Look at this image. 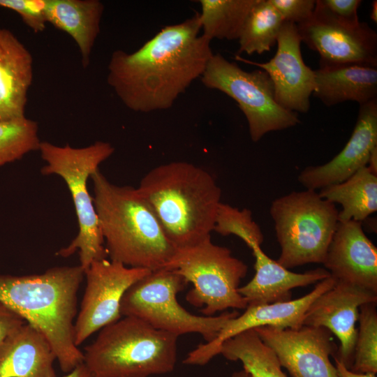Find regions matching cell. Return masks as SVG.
Wrapping results in <instances>:
<instances>
[{"mask_svg": "<svg viewBox=\"0 0 377 377\" xmlns=\"http://www.w3.org/2000/svg\"><path fill=\"white\" fill-rule=\"evenodd\" d=\"M198 13L162 28L138 50L114 51L107 82L130 110L150 112L170 108L201 77L214 54L200 34Z\"/></svg>", "mask_w": 377, "mask_h": 377, "instance_id": "1", "label": "cell"}, {"mask_svg": "<svg viewBox=\"0 0 377 377\" xmlns=\"http://www.w3.org/2000/svg\"><path fill=\"white\" fill-rule=\"evenodd\" d=\"M84 276L80 265L54 267L39 274L0 275V302L45 337L66 374L83 363L74 325Z\"/></svg>", "mask_w": 377, "mask_h": 377, "instance_id": "2", "label": "cell"}, {"mask_svg": "<svg viewBox=\"0 0 377 377\" xmlns=\"http://www.w3.org/2000/svg\"><path fill=\"white\" fill-rule=\"evenodd\" d=\"M137 188L176 249L211 236L221 190L205 169L186 161L161 164L150 170Z\"/></svg>", "mask_w": 377, "mask_h": 377, "instance_id": "3", "label": "cell"}, {"mask_svg": "<svg viewBox=\"0 0 377 377\" xmlns=\"http://www.w3.org/2000/svg\"><path fill=\"white\" fill-rule=\"evenodd\" d=\"M90 177L94 204L110 260L151 271L163 269L176 249L138 188L112 184L99 169Z\"/></svg>", "mask_w": 377, "mask_h": 377, "instance_id": "4", "label": "cell"}, {"mask_svg": "<svg viewBox=\"0 0 377 377\" xmlns=\"http://www.w3.org/2000/svg\"><path fill=\"white\" fill-rule=\"evenodd\" d=\"M178 337L133 316H122L100 330L84 348L91 377H149L172 371Z\"/></svg>", "mask_w": 377, "mask_h": 377, "instance_id": "5", "label": "cell"}, {"mask_svg": "<svg viewBox=\"0 0 377 377\" xmlns=\"http://www.w3.org/2000/svg\"><path fill=\"white\" fill-rule=\"evenodd\" d=\"M39 151L46 162L41 173L57 175L64 180L72 197L79 226L77 236L57 255L66 258L77 251L80 265L85 271L93 262L108 256L87 181L99 169V165L113 154L114 148L103 141L80 148L41 142Z\"/></svg>", "mask_w": 377, "mask_h": 377, "instance_id": "6", "label": "cell"}, {"mask_svg": "<svg viewBox=\"0 0 377 377\" xmlns=\"http://www.w3.org/2000/svg\"><path fill=\"white\" fill-rule=\"evenodd\" d=\"M336 205L318 192L293 191L274 200L269 209L286 269L323 263L339 222Z\"/></svg>", "mask_w": 377, "mask_h": 377, "instance_id": "7", "label": "cell"}, {"mask_svg": "<svg viewBox=\"0 0 377 377\" xmlns=\"http://www.w3.org/2000/svg\"><path fill=\"white\" fill-rule=\"evenodd\" d=\"M163 269L177 272L193 284L186 300L201 308L206 316L229 308L244 309L248 305L238 292L247 265L234 257L229 249L213 243L211 236L195 245L176 249Z\"/></svg>", "mask_w": 377, "mask_h": 377, "instance_id": "8", "label": "cell"}, {"mask_svg": "<svg viewBox=\"0 0 377 377\" xmlns=\"http://www.w3.org/2000/svg\"><path fill=\"white\" fill-rule=\"evenodd\" d=\"M187 283L177 272L165 269L151 271L124 293L120 305L122 316L138 318L152 327L177 337L198 333L206 342L214 340L226 323L239 313L222 312L216 316L191 313L177 301Z\"/></svg>", "mask_w": 377, "mask_h": 377, "instance_id": "9", "label": "cell"}, {"mask_svg": "<svg viewBox=\"0 0 377 377\" xmlns=\"http://www.w3.org/2000/svg\"><path fill=\"white\" fill-rule=\"evenodd\" d=\"M200 79L205 87L219 90L237 103L247 120L251 139L255 142L267 133L300 123L296 112L277 103L273 83L260 68L246 71L217 53L209 59Z\"/></svg>", "mask_w": 377, "mask_h": 377, "instance_id": "10", "label": "cell"}, {"mask_svg": "<svg viewBox=\"0 0 377 377\" xmlns=\"http://www.w3.org/2000/svg\"><path fill=\"white\" fill-rule=\"evenodd\" d=\"M150 272L107 258L89 265L84 271L87 283L74 325L77 346L94 332L122 317L120 305L124 293Z\"/></svg>", "mask_w": 377, "mask_h": 377, "instance_id": "11", "label": "cell"}, {"mask_svg": "<svg viewBox=\"0 0 377 377\" xmlns=\"http://www.w3.org/2000/svg\"><path fill=\"white\" fill-rule=\"evenodd\" d=\"M296 25L301 41L320 54V66L351 64L377 67V34L366 22L343 23L316 0L311 17Z\"/></svg>", "mask_w": 377, "mask_h": 377, "instance_id": "12", "label": "cell"}, {"mask_svg": "<svg viewBox=\"0 0 377 377\" xmlns=\"http://www.w3.org/2000/svg\"><path fill=\"white\" fill-rule=\"evenodd\" d=\"M253 330L293 377H339L330 360L337 350L328 330L305 325L298 329L263 326Z\"/></svg>", "mask_w": 377, "mask_h": 377, "instance_id": "13", "label": "cell"}, {"mask_svg": "<svg viewBox=\"0 0 377 377\" xmlns=\"http://www.w3.org/2000/svg\"><path fill=\"white\" fill-rule=\"evenodd\" d=\"M336 281L328 276L317 283L308 294L294 300L262 304H248L245 311L230 319L216 337L201 343L191 351L183 362L205 365L219 355L221 344L228 339L250 329L268 326L279 329H298L310 304L322 293L332 288Z\"/></svg>", "mask_w": 377, "mask_h": 377, "instance_id": "14", "label": "cell"}, {"mask_svg": "<svg viewBox=\"0 0 377 377\" xmlns=\"http://www.w3.org/2000/svg\"><path fill=\"white\" fill-rule=\"evenodd\" d=\"M301 43L297 25L284 22L277 38L276 52L269 61L260 63L238 54L235 57L237 61L265 71L273 83L277 103L296 113L309 111L314 89V70L303 60Z\"/></svg>", "mask_w": 377, "mask_h": 377, "instance_id": "15", "label": "cell"}, {"mask_svg": "<svg viewBox=\"0 0 377 377\" xmlns=\"http://www.w3.org/2000/svg\"><path fill=\"white\" fill-rule=\"evenodd\" d=\"M371 302H377L376 293L348 283L336 281L332 288L310 304L304 315L303 325L323 327L333 333L340 342L333 357L350 369L359 309L362 304Z\"/></svg>", "mask_w": 377, "mask_h": 377, "instance_id": "16", "label": "cell"}, {"mask_svg": "<svg viewBox=\"0 0 377 377\" xmlns=\"http://www.w3.org/2000/svg\"><path fill=\"white\" fill-rule=\"evenodd\" d=\"M323 265L336 281L377 293V249L362 223L339 221Z\"/></svg>", "mask_w": 377, "mask_h": 377, "instance_id": "17", "label": "cell"}, {"mask_svg": "<svg viewBox=\"0 0 377 377\" xmlns=\"http://www.w3.org/2000/svg\"><path fill=\"white\" fill-rule=\"evenodd\" d=\"M377 147V99L360 105L353 133L342 150L327 163L305 168L298 182L316 191L344 182L367 165L371 151Z\"/></svg>", "mask_w": 377, "mask_h": 377, "instance_id": "18", "label": "cell"}, {"mask_svg": "<svg viewBox=\"0 0 377 377\" xmlns=\"http://www.w3.org/2000/svg\"><path fill=\"white\" fill-rule=\"evenodd\" d=\"M255 258V275L246 285L238 288L248 304H262L291 300V290L304 287L328 277L329 272L319 267L304 273H296L270 258L261 249L253 244L249 247Z\"/></svg>", "mask_w": 377, "mask_h": 377, "instance_id": "19", "label": "cell"}, {"mask_svg": "<svg viewBox=\"0 0 377 377\" xmlns=\"http://www.w3.org/2000/svg\"><path fill=\"white\" fill-rule=\"evenodd\" d=\"M32 80L31 54L10 30L0 28V121L25 116Z\"/></svg>", "mask_w": 377, "mask_h": 377, "instance_id": "20", "label": "cell"}, {"mask_svg": "<svg viewBox=\"0 0 377 377\" xmlns=\"http://www.w3.org/2000/svg\"><path fill=\"white\" fill-rule=\"evenodd\" d=\"M55 360L45 337L25 323L0 345V377H57Z\"/></svg>", "mask_w": 377, "mask_h": 377, "instance_id": "21", "label": "cell"}, {"mask_svg": "<svg viewBox=\"0 0 377 377\" xmlns=\"http://www.w3.org/2000/svg\"><path fill=\"white\" fill-rule=\"evenodd\" d=\"M312 95L330 107L352 101L360 105L377 99V67L360 64L320 65L314 70Z\"/></svg>", "mask_w": 377, "mask_h": 377, "instance_id": "22", "label": "cell"}, {"mask_svg": "<svg viewBox=\"0 0 377 377\" xmlns=\"http://www.w3.org/2000/svg\"><path fill=\"white\" fill-rule=\"evenodd\" d=\"M103 10L98 0H46L47 22L72 37L84 68L89 64Z\"/></svg>", "mask_w": 377, "mask_h": 377, "instance_id": "23", "label": "cell"}, {"mask_svg": "<svg viewBox=\"0 0 377 377\" xmlns=\"http://www.w3.org/2000/svg\"><path fill=\"white\" fill-rule=\"evenodd\" d=\"M319 195L333 204H340L339 221L361 222L377 211V175L365 166L343 182L329 185Z\"/></svg>", "mask_w": 377, "mask_h": 377, "instance_id": "24", "label": "cell"}, {"mask_svg": "<svg viewBox=\"0 0 377 377\" xmlns=\"http://www.w3.org/2000/svg\"><path fill=\"white\" fill-rule=\"evenodd\" d=\"M231 361H240L251 377H287L274 351L260 339L253 329L227 339L220 353Z\"/></svg>", "mask_w": 377, "mask_h": 377, "instance_id": "25", "label": "cell"}, {"mask_svg": "<svg viewBox=\"0 0 377 377\" xmlns=\"http://www.w3.org/2000/svg\"><path fill=\"white\" fill-rule=\"evenodd\" d=\"M202 34L213 39L238 40L257 0H198Z\"/></svg>", "mask_w": 377, "mask_h": 377, "instance_id": "26", "label": "cell"}, {"mask_svg": "<svg viewBox=\"0 0 377 377\" xmlns=\"http://www.w3.org/2000/svg\"><path fill=\"white\" fill-rule=\"evenodd\" d=\"M284 21L269 0H257L238 38L239 52L248 55L269 51L276 43Z\"/></svg>", "mask_w": 377, "mask_h": 377, "instance_id": "27", "label": "cell"}, {"mask_svg": "<svg viewBox=\"0 0 377 377\" xmlns=\"http://www.w3.org/2000/svg\"><path fill=\"white\" fill-rule=\"evenodd\" d=\"M38 131L37 122L25 116L0 121V167L39 150Z\"/></svg>", "mask_w": 377, "mask_h": 377, "instance_id": "28", "label": "cell"}, {"mask_svg": "<svg viewBox=\"0 0 377 377\" xmlns=\"http://www.w3.org/2000/svg\"><path fill=\"white\" fill-rule=\"evenodd\" d=\"M360 323L350 370L357 373H377L376 302L360 306Z\"/></svg>", "mask_w": 377, "mask_h": 377, "instance_id": "29", "label": "cell"}, {"mask_svg": "<svg viewBox=\"0 0 377 377\" xmlns=\"http://www.w3.org/2000/svg\"><path fill=\"white\" fill-rule=\"evenodd\" d=\"M213 231L223 236L236 235L249 247L254 243L261 245L264 240L263 233L250 209H239L222 202L216 212Z\"/></svg>", "mask_w": 377, "mask_h": 377, "instance_id": "30", "label": "cell"}, {"mask_svg": "<svg viewBox=\"0 0 377 377\" xmlns=\"http://www.w3.org/2000/svg\"><path fill=\"white\" fill-rule=\"evenodd\" d=\"M0 7L12 10L35 33L44 31L47 22L46 0H0Z\"/></svg>", "mask_w": 377, "mask_h": 377, "instance_id": "31", "label": "cell"}, {"mask_svg": "<svg viewBox=\"0 0 377 377\" xmlns=\"http://www.w3.org/2000/svg\"><path fill=\"white\" fill-rule=\"evenodd\" d=\"M284 22L298 24L310 18L316 0H269Z\"/></svg>", "mask_w": 377, "mask_h": 377, "instance_id": "32", "label": "cell"}, {"mask_svg": "<svg viewBox=\"0 0 377 377\" xmlns=\"http://www.w3.org/2000/svg\"><path fill=\"white\" fill-rule=\"evenodd\" d=\"M325 9L337 20L350 25L359 21L357 10L361 0H318Z\"/></svg>", "mask_w": 377, "mask_h": 377, "instance_id": "33", "label": "cell"}, {"mask_svg": "<svg viewBox=\"0 0 377 377\" xmlns=\"http://www.w3.org/2000/svg\"><path fill=\"white\" fill-rule=\"evenodd\" d=\"M25 323L19 314L0 302V345L10 333Z\"/></svg>", "mask_w": 377, "mask_h": 377, "instance_id": "34", "label": "cell"}, {"mask_svg": "<svg viewBox=\"0 0 377 377\" xmlns=\"http://www.w3.org/2000/svg\"><path fill=\"white\" fill-rule=\"evenodd\" d=\"M334 360L339 377H376L374 374L353 372L336 357H334Z\"/></svg>", "mask_w": 377, "mask_h": 377, "instance_id": "35", "label": "cell"}, {"mask_svg": "<svg viewBox=\"0 0 377 377\" xmlns=\"http://www.w3.org/2000/svg\"><path fill=\"white\" fill-rule=\"evenodd\" d=\"M64 377H91L84 363L76 367Z\"/></svg>", "mask_w": 377, "mask_h": 377, "instance_id": "36", "label": "cell"}, {"mask_svg": "<svg viewBox=\"0 0 377 377\" xmlns=\"http://www.w3.org/2000/svg\"><path fill=\"white\" fill-rule=\"evenodd\" d=\"M367 167L375 175H377V147L371 151Z\"/></svg>", "mask_w": 377, "mask_h": 377, "instance_id": "37", "label": "cell"}, {"mask_svg": "<svg viewBox=\"0 0 377 377\" xmlns=\"http://www.w3.org/2000/svg\"><path fill=\"white\" fill-rule=\"evenodd\" d=\"M370 17L373 22H377V1L374 0L371 3V10Z\"/></svg>", "mask_w": 377, "mask_h": 377, "instance_id": "38", "label": "cell"}, {"mask_svg": "<svg viewBox=\"0 0 377 377\" xmlns=\"http://www.w3.org/2000/svg\"><path fill=\"white\" fill-rule=\"evenodd\" d=\"M232 377H251L248 372L242 369L239 371L234 372Z\"/></svg>", "mask_w": 377, "mask_h": 377, "instance_id": "39", "label": "cell"}]
</instances>
